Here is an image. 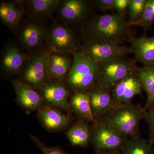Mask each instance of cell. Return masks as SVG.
Masks as SVG:
<instances>
[{"label": "cell", "mask_w": 154, "mask_h": 154, "mask_svg": "<svg viewBox=\"0 0 154 154\" xmlns=\"http://www.w3.org/2000/svg\"><path fill=\"white\" fill-rule=\"evenodd\" d=\"M80 27L84 42H110L122 45L130 43L134 36L129 22L116 13L93 16Z\"/></svg>", "instance_id": "6da1fadb"}, {"label": "cell", "mask_w": 154, "mask_h": 154, "mask_svg": "<svg viewBox=\"0 0 154 154\" xmlns=\"http://www.w3.org/2000/svg\"><path fill=\"white\" fill-rule=\"evenodd\" d=\"M146 114L144 107L139 104H119L99 122L111 127L128 137H134L140 136V124L142 119H146Z\"/></svg>", "instance_id": "7a4b0ae2"}, {"label": "cell", "mask_w": 154, "mask_h": 154, "mask_svg": "<svg viewBox=\"0 0 154 154\" xmlns=\"http://www.w3.org/2000/svg\"><path fill=\"white\" fill-rule=\"evenodd\" d=\"M72 65L66 80L70 89L90 91L98 85L99 64L80 50L72 54Z\"/></svg>", "instance_id": "3957f363"}, {"label": "cell", "mask_w": 154, "mask_h": 154, "mask_svg": "<svg viewBox=\"0 0 154 154\" xmlns=\"http://www.w3.org/2000/svg\"><path fill=\"white\" fill-rule=\"evenodd\" d=\"M98 85L110 89L129 76L137 75L138 68L134 58L120 57L98 63Z\"/></svg>", "instance_id": "277c9868"}, {"label": "cell", "mask_w": 154, "mask_h": 154, "mask_svg": "<svg viewBox=\"0 0 154 154\" xmlns=\"http://www.w3.org/2000/svg\"><path fill=\"white\" fill-rule=\"evenodd\" d=\"M49 28L44 21L28 17L21 22L16 34L22 47L31 54L47 48Z\"/></svg>", "instance_id": "5b68a950"}, {"label": "cell", "mask_w": 154, "mask_h": 154, "mask_svg": "<svg viewBox=\"0 0 154 154\" xmlns=\"http://www.w3.org/2000/svg\"><path fill=\"white\" fill-rule=\"evenodd\" d=\"M51 52L45 48L31 54L27 58L19 80L35 90L39 91L49 79L48 74V62Z\"/></svg>", "instance_id": "8992f818"}, {"label": "cell", "mask_w": 154, "mask_h": 154, "mask_svg": "<svg viewBox=\"0 0 154 154\" xmlns=\"http://www.w3.org/2000/svg\"><path fill=\"white\" fill-rule=\"evenodd\" d=\"M82 44L72 30L62 23L49 27L47 48L52 52L69 54L80 50Z\"/></svg>", "instance_id": "52a82bcc"}, {"label": "cell", "mask_w": 154, "mask_h": 154, "mask_svg": "<svg viewBox=\"0 0 154 154\" xmlns=\"http://www.w3.org/2000/svg\"><path fill=\"white\" fill-rule=\"evenodd\" d=\"M91 143L95 151L109 150L121 152L129 137L101 122L92 123Z\"/></svg>", "instance_id": "ba28073f"}, {"label": "cell", "mask_w": 154, "mask_h": 154, "mask_svg": "<svg viewBox=\"0 0 154 154\" xmlns=\"http://www.w3.org/2000/svg\"><path fill=\"white\" fill-rule=\"evenodd\" d=\"M91 2L85 0L60 1L57 10L58 16L62 24L67 26H80L92 16Z\"/></svg>", "instance_id": "9c48e42d"}, {"label": "cell", "mask_w": 154, "mask_h": 154, "mask_svg": "<svg viewBox=\"0 0 154 154\" xmlns=\"http://www.w3.org/2000/svg\"><path fill=\"white\" fill-rule=\"evenodd\" d=\"M80 51L98 63L106 61L131 53L130 48L110 42H85L81 45Z\"/></svg>", "instance_id": "30bf717a"}, {"label": "cell", "mask_w": 154, "mask_h": 154, "mask_svg": "<svg viewBox=\"0 0 154 154\" xmlns=\"http://www.w3.org/2000/svg\"><path fill=\"white\" fill-rule=\"evenodd\" d=\"M39 91L45 105L63 110L70 115L72 111L69 104V93L63 82L48 79Z\"/></svg>", "instance_id": "8fae6325"}, {"label": "cell", "mask_w": 154, "mask_h": 154, "mask_svg": "<svg viewBox=\"0 0 154 154\" xmlns=\"http://www.w3.org/2000/svg\"><path fill=\"white\" fill-rule=\"evenodd\" d=\"M90 103L94 118L98 122L119 104L112 99L110 89L98 84L90 91Z\"/></svg>", "instance_id": "7c38bea8"}, {"label": "cell", "mask_w": 154, "mask_h": 154, "mask_svg": "<svg viewBox=\"0 0 154 154\" xmlns=\"http://www.w3.org/2000/svg\"><path fill=\"white\" fill-rule=\"evenodd\" d=\"M142 90L137 75L129 76L110 89L112 99L119 104L131 103L135 96L141 95Z\"/></svg>", "instance_id": "4fadbf2b"}, {"label": "cell", "mask_w": 154, "mask_h": 154, "mask_svg": "<svg viewBox=\"0 0 154 154\" xmlns=\"http://www.w3.org/2000/svg\"><path fill=\"white\" fill-rule=\"evenodd\" d=\"M13 86L17 102L27 111H38L45 105V103L40 94L21 80H14Z\"/></svg>", "instance_id": "5bb4252c"}, {"label": "cell", "mask_w": 154, "mask_h": 154, "mask_svg": "<svg viewBox=\"0 0 154 154\" xmlns=\"http://www.w3.org/2000/svg\"><path fill=\"white\" fill-rule=\"evenodd\" d=\"M37 112V116L42 124L50 132L65 129L71 122L70 115L48 105H45Z\"/></svg>", "instance_id": "9a60e30c"}, {"label": "cell", "mask_w": 154, "mask_h": 154, "mask_svg": "<svg viewBox=\"0 0 154 154\" xmlns=\"http://www.w3.org/2000/svg\"><path fill=\"white\" fill-rule=\"evenodd\" d=\"M60 2L59 0L17 1L28 18L43 21L51 18L57 11Z\"/></svg>", "instance_id": "2e32d148"}, {"label": "cell", "mask_w": 154, "mask_h": 154, "mask_svg": "<svg viewBox=\"0 0 154 154\" xmlns=\"http://www.w3.org/2000/svg\"><path fill=\"white\" fill-rule=\"evenodd\" d=\"M130 43L131 53L136 62L143 66H154V36L148 37L145 32L141 37H133Z\"/></svg>", "instance_id": "e0dca14e"}, {"label": "cell", "mask_w": 154, "mask_h": 154, "mask_svg": "<svg viewBox=\"0 0 154 154\" xmlns=\"http://www.w3.org/2000/svg\"><path fill=\"white\" fill-rule=\"evenodd\" d=\"M72 112L80 120L92 123H97L91 111L90 91H75L69 99Z\"/></svg>", "instance_id": "ac0fdd59"}, {"label": "cell", "mask_w": 154, "mask_h": 154, "mask_svg": "<svg viewBox=\"0 0 154 154\" xmlns=\"http://www.w3.org/2000/svg\"><path fill=\"white\" fill-rule=\"evenodd\" d=\"M28 57L14 45H10L4 50L1 59V67L10 75L21 73Z\"/></svg>", "instance_id": "d6986e66"}, {"label": "cell", "mask_w": 154, "mask_h": 154, "mask_svg": "<svg viewBox=\"0 0 154 154\" xmlns=\"http://www.w3.org/2000/svg\"><path fill=\"white\" fill-rule=\"evenodd\" d=\"M68 54L51 53L48 62L47 71L49 79L63 82L66 80L73 63Z\"/></svg>", "instance_id": "ffe728a7"}, {"label": "cell", "mask_w": 154, "mask_h": 154, "mask_svg": "<svg viewBox=\"0 0 154 154\" xmlns=\"http://www.w3.org/2000/svg\"><path fill=\"white\" fill-rule=\"evenodd\" d=\"M25 13L22 7L15 2L2 1L0 4V17L3 23L16 33Z\"/></svg>", "instance_id": "44dd1931"}, {"label": "cell", "mask_w": 154, "mask_h": 154, "mask_svg": "<svg viewBox=\"0 0 154 154\" xmlns=\"http://www.w3.org/2000/svg\"><path fill=\"white\" fill-rule=\"evenodd\" d=\"M66 135L72 146L86 148L91 143V126L79 119L69 128Z\"/></svg>", "instance_id": "7402d4cb"}, {"label": "cell", "mask_w": 154, "mask_h": 154, "mask_svg": "<svg viewBox=\"0 0 154 154\" xmlns=\"http://www.w3.org/2000/svg\"><path fill=\"white\" fill-rule=\"evenodd\" d=\"M137 76L147 96L146 103L144 107L147 111L154 104V66L138 68Z\"/></svg>", "instance_id": "603a6c76"}, {"label": "cell", "mask_w": 154, "mask_h": 154, "mask_svg": "<svg viewBox=\"0 0 154 154\" xmlns=\"http://www.w3.org/2000/svg\"><path fill=\"white\" fill-rule=\"evenodd\" d=\"M121 152L122 154H154V149L149 140L134 137L128 138Z\"/></svg>", "instance_id": "cb8c5ba5"}, {"label": "cell", "mask_w": 154, "mask_h": 154, "mask_svg": "<svg viewBox=\"0 0 154 154\" xmlns=\"http://www.w3.org/2000/svg\"><path fill=\"white\" fill-rule=\"evenodd\" d=\"M154 23V0H147L141 16L131 26H140L146 32Z\"/></svg>", "instance_id": "d4e9b609"}, {"label": "cell", "mask_w": 154, "mask_h": 154, "mask_svg": "<svg viewBox=\"0 0 154 154\" xmlns=\"http://www.w3.org/2000/svg\"><path fill=\"white\" fill-rule=\"evenodd\" d=\"M147 1V0H131V1L128 8L129 10L128 22L130 26L141 16Z\"/></svg>", "instance_id": "484cf974"}, {"label": "cell", "mask_w": 154, "mask_h": 154, "mask_svg": "<svg viewBox=\"0 0 154 154\" xmlns=\"http://www.w3.org/2000/svg\"><path fill=\"white\" fill-rule=\"evenodd\" d=\"M30 137L33 142L41 151L43 154H68L59 147H48L46 146L38 138L33 135L30 134Z\"/></svg>", "instance_id": "4316f807"}, {"label": "cell", "mask_w": 154, "mask_h": 154, "mask_svg": "<svg viewBox=\"0 0 154 154\" xmlns=\"http://www.w3.org/2000/svg\"><path fill=\"white\" fill-rule=\"evenodd\" d=\"M146 119L149 125V143L151 146H152L154 144V104L147 110Z\"/></svg>", "instance_id": "83f0119b"}, {"label": "cell", "mask_w": 154, "mask_h": 154, "mask_svg": "<svg viewBox=\"0 0 154 154\" xmlns=\"http://www.w3.org/2000/svg\"><path fill=\"white\" fill-rule=\"evenodd\" d=\"M131 0H115L114 6V11L116 14L124 17V14L128 7Z\"/></svg>", "instance_id": "f1b7e54d"}, {"label": "cell", "mask_w": 154, "mask_h": 154, "mask_svg": "<svg viewBox=\"0 0 154 154\" xmlns=\"http://www.w3.org/2000/svg\"><path fill=\"white\" fill-rule=\"evenodd\" d=\"M115 0H97L95 1L96 5L101 11H114Z\"/></svg>", "instance_id": "f546056e"}, {"label": "cell", "mask_w": 154, "mask_h": 154, "mask_svg": "<svg viewBox=\"0 0 154 154\" xmlns=\"http://www.w3.org/2000/svg\"><path fill=\"white\" fill-rule=\"evenodd\" d=\"M94 154H122L121 152L118 151L102 150L95 151Z\"/></svg>", "instance_id": "4dcf8cb0"}]
</instances>
